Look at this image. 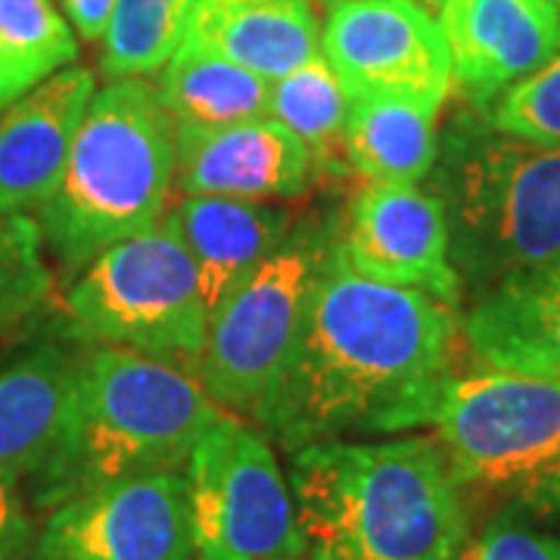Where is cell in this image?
<instances>
[{
  "mask_svg": "<svg viewBox=\"0 0 560 560\" xmlns=\"http://www.w3.org/2000/svg\"><path fill=\"white\" fill-rule=\"evenodd\" d=\"M327 3H337V0H327ZM418 3H423L427 10H440L442 0H418Z\"/></svg>",
  "mask_w": 560,
  "mask_h": 560,
  "instance_id": "cell-31",
  "label": "cell"
},
{
  "mask_svg": "<svg viewBox=\"0 0 560 560\" xmlns=\"http://www.w3.org/2000/svg\"><path fill=\"white\" fill-rule=\"evenodd\" d=\"M200 0H119L103 35L106 79H143L160 72L190 28Z\"/></svg>",
  "mask_w": 560,
  "mask_h": 560,
  "instance_id": "cell-24",
  "label": "cell"
},
{
  "mask_svg": "<svg viewBox=\"0 0 560 560\" xmlns=\"http://www.w3.org/2000/svg\"><path fill=\"white\" fill-rule=\"evenodd\" d=\"M156 91L172 121L190 128L268 119L271 106V81L187 40L162 66Z\"/></svg>",
  "mask_w": 560,
  "mask_h": 560,
  "instance_id": "cell-21",
  "label": "cell"
},
{
  "mask_svg": "<svg viewBox=\"0 0 560 560\" xmlns=\"http://www.w3.org/2000/svg\"><path fill=\"white\" fill-rule=\"evenodd\" d=\"M320 54L349 101H401L440 113L455 88L440 20L418 0L330 3Z\"/></svg>",
  "mask_w": 560,
  "mask_h": 560,
  "instance_id": "cell-10",
  "label": "cell"
},
{
  "mask_svg": "<svg viewBox=\"0 0 560 560\" xmlns=\"http://www.w3.org/2000/svg\"><path fill=\"white\" fill-rule=\"evenodd\" d=\"M436 116L415 103L352 101L342 160L364 184H420L430 178L440 150Z\"/></svg>",
  "mask_w": 560,
  "mask_h": 560,
  "instance_id": "cell-20",
  "label": "cell"
},
{
  "mask_svg": "<svg viewBox=\"0 0 560 560\" xmlns=\"http://www.w3.org/2000/svg\"><path fill=\"white\" fill-rule=\"evenodd\" d=\"M97 94L94 72L69 66L0 113V212H40L60 184L81 119Z\"/></svg>",
  "mask_w": 560,
  "mask_h": 560,
  "instance_id": "cell-15",
  "label": "cell"
},
{
  "mask_svg": "<svg viewBox=\"0 0 560 560\" xmlns=\"http://www.w3.org/2000/svg\"><path fill=\"white\" fill-rule=\"evenodd\" d=\"M440 25L455 84L480 113L560 50L551 0H442Z\"/></svg>",
  "mask_w": 560,
  "mask_h": 560,
  "instance_id": "cell-13",
  "label": "cell"
},
{
  "mask_svg": "<svg viewBox=\"0 0 560 560\" xmlns=\"http://www.w3.org/2000/svg\"><path fill=\"white\" fill-rule=\"evenodd\" d=\"M349 103L352 101L340 75L324 60V54H318L315 60L271 81L268 119L280 121L290 135H296L315 165H334Z\"/></svg>",
  "mask_w": 560,
  "mask_h": 560,
  "instance_id": "cell-23",
  "label": "cell"
},
{
  "mask_svg": "<svg viewBox=\"0 0 560 560\" xmlns=\"http://www.w3.org/2000/svg\"><path fill=\"white\" fill-rule=\"evenodd\" d=\"M430 427L460 486L517 495L560 464V381L495 368L452 374Z\"/></svg>",
  "mask_w": 560,
  "mask_h": 560,
  "instance_id": "cell-9",
  "label": "cell"
},
{
  "mask_svg": "<svg viewBox=\"0 0 560 560\" xmlns=\"http://www.w3.org/2000/svg\"><path fill=\"white\" fill-rule=\"evenodd\" d=\"M221 415L180 364L97 346L84 359L54 455L28 480L32 501L40 511H54L106 482L180 470Z\"/></svg>",
  "mask_w": 560,
  "mask_h": 560,
  "instance_id": "cell-3",
  "label": "cell"
},
{
  "mask_svg": "<svg viewBox=\"0 0 560 560\" xmlns=\"http://www.w3.org/2000/svg\"><path fill=\"white\" fill-rule=\"evenodd\" d=\"M175 187V121L143 79H113L94 94L38 228L72 280L103 249L160 224Z\"/></svg>",
  "mask_w": 560,
  "mask_h": 560,
  "instance_id": "cell-5",
  "label": "cell"
},
{
  "mask_svg": "<svg viewBox=\"0 0 560 560\" xmlns=\"http://www.w3.org/2000/svg\"><path fill=\"white\" fill-rule=\"evenodd\" d=\"M79 60V35L57 0H0V109Z\"/></svg>",
  "mask_w": 560,
  "mask_h": 560,
  "instance_id": "cell-22",
  "label": "cell"
},
{
  "mask_svg": "<svg viewBox=\"0 0 560 560\" xmlns=\"http://www.w3.org/2000/svg\"><path fill=\"white\" fill-rule=\"evenodd\" d=\"M88 349L47 340L0 368V470L32 480L60 442Z\"/></svg>",
  "mask_w": 560,
  "mask_h": 560,
  "instance_id": "cell-17",
  "label": "cell"
},
{
  "mask_svg": "<svg viewBox=\"0 0 560 560\" xmlns=\"http://www.w3.org/2000/svg\"><path fill=\"white\" fill-rule=\"evenodd\" d=\"M280 560H302V558H280Z\"/></svg>",
  "mask_w": 560,
  "mask_h": 560,
  "instance_id": "cell-32",
  "label": "cell"
},
{
  "mask_svg": "<svg viewBox=\"0 0 560 560\" xmlns=\"http://www.w3.org/2000/svg\"><path fill=\"white\" fill-rule=\"evenodd\" d=\"M194 560L305 558L296 501L271 436L221 415L187 460Z\"/></svg>",
  "mask_w": 560,
  "mask_h": 560,
  "instance_id": "cell-8",
  "label": "cell"
},
{
  "mask_svg": "<svg viewBox=\"0 0 560 560\" xmlns=\"http://www.w3.org/2000/svg\"><path fill=\"white\" fill-rule=\"evenodd\" d=\"M312 175V153L275 119L221 128L175 125V187L184 197L293 200L308 190Z\"/></svg>",
  "mask_w": 560,
  "mask_h": 560,
  "instance_id": "cell-14",
  "label": "cell"
},
{
  "mask_svg": "<svg viewBox=\"0 0 560 560\" xmlns=\"http://www.w3.org/2000/svg\"><path fill=\"white\" fill-rule=\"evenodd\" d=\"M430 180L460 290L480 296L560 259V147L504 135L477 109L458 113Z\"/></svg>",
  "mask_w": 560,
  "mask_h": 560,
  "instance_id": "cell-4",
  "label": "cell"
},
{
  "mask_svg": "<svg viewBox=\"0 0 560 560\" xmlns=\"http://www.w3.org/2000/svg\"><path fill=\"white\" fill-rule=\"evenodd\" d=\"M32 560H194L187 477L140 474L62 501L40 526Z\"/></svg>",
  "mask_w": 560,
  "mask_h": 560,
  "instance_id": "cell-11",
  "label": "cell"
},
{
  "mask_svg": "<svg viewBox=\"0 0 560 560\" xmlns=\"http://www.w3.org/2000/svg\"><path fill=\"white\" fill-rule=\"evenodd\" d=\"M504 135L560 147V50L482 113Z\"/></svg>",
  "mask_w": 560,
  "mask_h": 560,
  "instance_id": "cell-26",
  "label": "cell"
},
{
  "mask_svg": "<svg viewBox=\"0 0 560 560\" xmlns=\"http://www.w3.org/2000/svg\"><path fill=\"white\" fill-rule=\"evenodd\" d=\"M455 308L342 259L320 268L300 337L259 427L280 448L430 427L458 340Z\"/></svg>",
  "mask_w": 560,
  "mask_h": 560,
  "instance_id": "cell-1",
  "label": "cell"
},
{
  "mask_svg": "<svg viewBox=\"0 0 560 560\" xmlns=\"http://www.w3.org/2000/svg\"><path fill=\"white\" fill-rule=\"evenodd\" d=\"M187 44L275 81L320 54L315 0H200Z\"/></svg>",
  "mask_w": 560,
  "mask_h": 560,
  "instance_id": "cell-19",
  "label": "cell"
},
{
  "mask_svg": "<svg viewBox=\"0 0 560 560\" xmlns=\"http://www.w3.org/2000/svg\"><path fill=\"white\" fill-rule=\"evenodd\" d=\"M340 253L361 278L418 290L452 308L464 293L442 202L418 184H364L349 202Z\"/></svg>",
  "mask_w": 560,
  "mask_h": 560,
  "instance_id": "cell-12",
  "label": "cell"
},
{
  "mask_svg": "<svg viewBox=\"0 0 560 560\" xmlns=\"http://www.w3.org/2000/svg\"><path fill=\"white\" fill-rule=\"evenodd\" d=\"M35 545V526L22 501L20 480L0 470V560H22Z\"/></svg>",
  "mask_w": 560,
  "mask_h": 560,
  "instance_id": "cell-28",
  "label": "cell"
},
{
  "mask_svg": "<svg viewBox=\"0 0 560 560\" xmlns=\"http://www.w3.org/2000/svg\"><path fill=\"white\" fill-rule=\"evenodd\" d=\"M308 560H460L464 486L436 440H327L290 452Z\"/></svg>",
  "mask_w": 560,
  "mask_h": 560,
  "instance_id": "cell-2",
  "label": "cell"
},
{
  "mask_svg": "<svg viewBox=\"0 0 560 560\" xmlns=\"http://www.w3.org/2000/svg\"><path fill=\"white\" fill-rule=\"evenodd\" d=\"M66 308L84 334L172 364H197L209 312L197 265L168 215L103 249L69 283Z\"/></svg>",
  "mask_w": 560,
  "mask_h": 560,
  "instance_id": "cell-7",
  "label": "cell"
},
{
  "mask_svg": "<svg viewBox=\"0 0 560 560\" xmlns=\"http://www.w3.org/2000/svg\"><path fill=\"white\" fill-rule=\"evenodd\" d=\"M464 560H560V536L529 526L521 511H504L482 529Z\"/></svg>",
  "mask_w": 560,
  "mask_h": 560,
  "instance_id": "cell-27",
  "label": "cell"
},
{
  "mask_svg": "<svg viewBox=\"0 0 560 560\" xmlns=\"http://www.w3.org/2000/svg\"><path fill=\"white\" fill-rule=\"evenodd\" d=\"M464 340L482 368L560 381V259L474 296Z\"/></svg>",
  "mask_w": 560,
  "mask_h": 560,
  "instance_id": "cell-16",
  "label": "cell"
},
{
  "mask_svg": "<svg viewBox=\"0 0 560 560\" xmlns=\"http://www.w3.org/2000/svg\"><path fill=\"white\" fill-rule=\"evenodd\" d=\"M337 241L320 224H300L259 268L215 305L206 327L197 381L221 411L259 423L320 268Z\"/></svg>",
  "mask_w": 560,
  "mask_h": 560,
  "instance_id": "cell-6",
  "label": "cell"
},
{
  "mask_svg": "<svg viewBox=\"0 0 560 560\" xmlns=\"http://www.w3.org/2000/svg\"><path fill=\"white\" fill-rule=\"evenodd\" d=\"M119 0H62L66 20L84 40H103Z\"/></svg>",
  "mask_w": 560,
  "mask_h": 560,
  "instance_id": "cell-30",
  "label": "cell"
},
{
  "mask_svg": "<svg viewBox=\"0 0 560 560\" xmlns=\"http://www.w3.org/2000/svg\"><path fill=\"white\" fill-rule=\"evenodd\" d=\"M168 221L175 224L178 241L197 265L209 315L293 231L287 209L228 197H184L168 212Z\"/></svg>",
  "mask_w": 560,
  "mask_h": 560,
  "instance_id": "cell-18",
  "label": "cell"
},
{
  "mask_svg": "<svg viewBox=\"0 0 560 560\" xmlns=\"http://www.w3.org/2000/svg\"><path fill=\"white\" fill-rule=\"evenodd\" d=\"M54 293L40 228L28 215L0 212V337L35 324Z\"/></svg>",
  "mask_w": 560,
  "mask_h": 560,
  "instance_id": "cell-25",
  "label": "cell"
},
{
  "mask_svg": "<svg viewBox=\"0 0 560 560\" xmlns=\"http://www.w3.org/2000/svg\"><path fill=\"white\" fill-rule=\"evenodd\" d=\"M551 3H555V7H560V0H551Z\"/></svg>",
  "mask_w": 560,
  "mask_h": 560,
  "instance_id": "cell-33",
  "label": "cell"
},
{
  "mask_svg": "<svg viewBox=\"0 0 560 560\" xmlns=\"http://www.w3.org/2000/svg\"><path fill=\"white\" fill-rule=\"evenodd\" d=\"M514 511L536 521H560V464L514 495Z\"/></svg>",
  "mask_w": 560,
  "mask_h": 560,
  "instance_id": "cell-29",
  "label": "cell"
}]
</instances>
